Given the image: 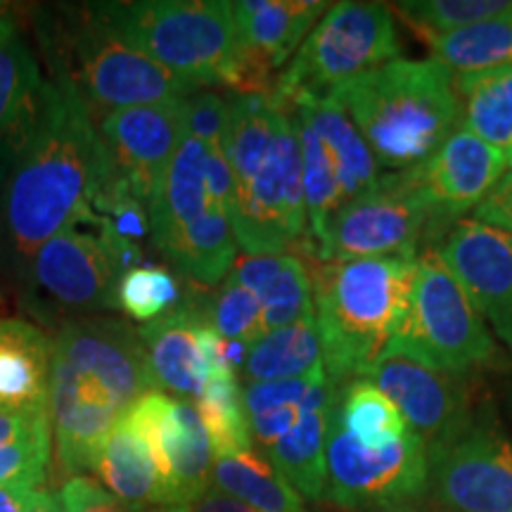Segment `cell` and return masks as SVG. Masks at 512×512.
I'll return each mask as SVG.
<instances>
[{
  "label": "cell",
  "instance_id": "cell-12",
  "mask_svg": "<svg viewBox=\"0 0 512 512\" xmlns=\"http://www.w3.org/2000/svg\"><path fill=\"white\" fill-rule=\"evenodd\" d=\"M366 380L392 399L408 430L425 441L427 453L477 425L465 375L434 368L401 339L387 344Z\"/></svg>",
  "mask_w": 512,
  "mask_h": 512
},
{
  "label": "cell",
  "instance_id": "cell-46",
  "mask_svg": "<svg viewBox=\"0 0 512 512\" xmlns=\"http://www.w3.org/2000/svg\"><path fill=\"white\" fill-rule=\"evenodd\" d=\"M375 512H432V510L420 508L418 503H403V505H389V508H382V510H375Z\"/></svg>",
  "mask_w": 512,
  "mask_h": 512
},
{
  "label": "cell",
  "instance_id": "cell-25",
  "mask_svg": "<svg viewBox=\"0 0 512 512\" xmlns=\"http://www.w3.org/2000/svg\"><path fill=\"white\" fill-rule=\"evenodd\" d=\"M228 275L254 294L264 313L266 332L313 318L311 275L297 256H245L235 261Z\"/></svg>",
  "mask_w": 512,
  "mask_h": 512
},
{
  "label": "cell",
  "instance_id": "cell-39",
  "mask_svg": "<svg viewBox=\"0 0 512 512\" xmlns=\"http://www.w3.org/2000/svg\"><path fill=\"white\" fill-rule=\"evenodd\" d=\"M207 320L221 339L245 349L266 335L264 313H261L259 302L233 275H228L221 290L216 292L207 311Z\"/></svg>",
  "mask_w": 512,
  "mask_h": 512
},
{
  "label": "cell",
  "instance_id": "cell-19",
  "mask_svg": "<svg viewBox=\"0 0 512 512\" xmlns=\"http://www.w3.org/2000/svg\"><path fill=\"white\" fill-rule=\"evenodd\" d=\"M155 392L195 396L214 370L233 366L226 339L216 335L207 313L178 306L138 330Z\"/></svg>",
  "mask_w": 512,
  "mask_h": 512
},
{
  "label": "cell",
  "instance_id": "cell-44",
  "mask_svg": "<svg viewBox=\"0 0 512 512\" xmlns=\"http://www.w3.org/2000/svg\"><path fill=\"white\" fill-rule=\"evenodd\" d=\"M36 494L31 484H0V512H29Z\"/></svg>",
  "mask_w": 512,
  "mask_h": 512
},
{
  "label": "cell",
  "instance_id": "cell-11",
  "mask_svg": "<svg viewBox=\"0 0 512 512\" xmlns=\"http://www.w3.org/2000/svg\"><path fill=\"white\" fill-rule=\"evenodd\" d=\"M328 489L325 498L339 508L382 510L418 503L430 491V453L418 434L408 432L392 446L368 448L351 437L332 415L325 444Z\"/></svg>",
  "mask_w": 512,
  "mask_h": 512
},
{
  "label": "cell",
  "instance_id": "cell-6",
  "mask_svg": "<svg viewBox=\"0 0 512 512\" xmlns=\"http://www.w3.org/2000/svg\"><path fill=\"white\" fill-rule=\"evenodd\" d=\"M399 36L392 10L382 3L330 5L280 74L273 95L330 98L358 76L399 57Z\"/></svg>",
  "mask_w": 512,
  "mask_h": 512
},
{
  "label": "cell",
  "instance_id": "cell-20",
  "mask_svg": "<svg viewBox=\"0 0 512 512\" xmlns=\"http://www.w3.org/2000/svg\"><path fill=\"white\" fill-rule=\"evenodd\" d=\"M328 8V3L318 0L233 3L242 57V93H266L268 74L297 53Z\"/></svg>",
  "mask_w": 512,
  "mask_h": 512
},
{
  "label": "cell",
  "instance_id": "cell-14",
  "mask_svg": "<svg viewBox=\"0 0 512 512\" xmlns=\"http://www.w3.org/2000/svg\"><path fill=\"white\" fill-rule=\"evenodd\" d=\"M95 221L91 230L81 226L64 228L38 249L29 264L27 280L31 290L62 311L93 313L117 309V287L124 273L110 240L100 233Z\"/></svg>",
  "mask_w": 512,
  "mask_h": 512
},
{
  "label": "cell",
  "instance_id": "cell-43",
  "mask_svg": "<svg viewBox=\"0 0 512 512\" xmlns=\"http://www.w3.org/2000/svg\"><path fill=\"white\" fill-rule=\"evenodd\" d=\"M171 512H256V510H252L245 503H240L238 498L221 494V491L216 489H209L207 494L197 498L195 503H190L188 508L171 510Z\"/></svg>",
  "mask_w": 512,
  "mask_h": 512
},
{
  "label": "cell",
  "instance_id": "cell-27",
  "mask_svg": "<svg viewBox=\"0 0 512 512\" xmlns=\"http://www.w3.org/2000/svg\"><path fill=\"white\" fill-rule=\"evenodd\" d=\"M159 249L174 261L178 271L204 287L223 283L238 261L233 221L223 209H211L202 219L171 235Z\"/></svg>",
  "mask_w": 512,
  "mask_h": 512
},
{
  "label": "cell",
  "instance_id": "cell-30",
  "mask_svg": "<svg viewBox=\"0 0 512 512\" xmlns=\"http://www.w3.org/2000/svg\"><path fill=\"white\" fill-rule=\"evenodd\" d=\"M211 489L238 498L256 512H304V498L261 451L216 458Z\"/></svg>",
  "mask_w": 512,
  "mask_h": 512
},
{
  "label": "cell",
  "instance_id": "cell-3",
  "mask_svg": "<svg viewBox=\"0 0 512 512\" xmlns=\"http://www.w3.org/2000/svg\"><path fill=\"white\" fill-rule=\"evenodd\" d=\"M330 98L349 114L380 169L387 171L427 162L463 124L456 76L432 57H396Z\"/></svg>",
  "mask_w": 512,
  "mask_h": 512
},
{
  "label": "cell",
  "instance_id": "cell-21",
  "mask_svg": "<svg viewBox=\"0 0 512 512\" xmlns=\"http://www.w3.org/2000/svg\"><path fill=\"white\" fill-rule=\"evenodd\" d=\"M50 370L53 339L27 320L0 318V411L48 413Z\"/></svg>",
  "mask_w": 512,
  "mask_h": 512
},
{
  "label": "cell",
  "instance_id": "cell-47",
  "mask_svg": "<svg viewBox=\"0 0 512 512\" xmlns=\"http://www.w3.org/2000/svg\"><path fill=\"white\" fill-rule=\"evenodd\" d=\"M505 159H508V166H510V169H512V150L505 152Z\"/></svg>",
  "mask_w": 512,
  "mask_h": 512
},
{
  "label": "cell",
  "instance_id": "cell-35",
  "mask_svg": "<svg viewBox=\"0 0 512 512\" xmlns=\"http://www.w3.org/2000/svg\"><path fill=\"white\" fill-rule=\"evenodd\" d=\"M339 422L358 444L368 448L392 446L411 432L392 399L366 377L344 387L339 401Z\"/></svg>",
  "mask_w": 512,
  "mask_h": 512
},
{
  "label": "cell",
  "instance_id": "cell-41",
  "mask_svg": "<svg viewBox=\"0 0 512 512\" xmlns=\"http://www.w3.org/2000/svg\"><path fill=\"white\" fill-rule=\"evenodd\" d=\"M57 498H60L64 512H131L105 486L83 475L69 477Z\"/></svg>",
  "mask_w": 512,
  "mask_h": 512
},
{
  "label": "cell",
  "instance_id": "cell-50",
  "mask_svg": "<svg viewBox=\"0 0 512 512\" xmlns=\"http://www.w3.org/2000/svg\"><path fill=\"white\" fill-rule=\"evenodd\" d=\"M510 413H512V401H510Z\"/></svg>",
  "mask_w": 512,
  "mask_h": 512
},
{
  "label": "cell",
  "instance_id": "cell-40",
  "mask_svg": "<svg viewBox=\"0 0 512 512\" xmlns=\"http://www.w3.org/2000/svg\"><path fill=\"white\" fill-rule=\"evenodd\" d=\"M188 133L209 147H223L228 131V102L216 93L197 91L185 100Z\"/></svg>",
  "mask_w": 512,
  "mask_h": 512
},
{
  "label": "cell",
  "instance_id": "cell-37",
  "mask_svg": "<svg viewBox=\"0 0 512 512\" xmlns=\"http://www.w3.org/2000/svg\"><path fill=\"white\" fill-rule=\"evenodd\" d=\"M181 304L176 275L162 266H136L121 275L117 287V309L140 323L166 316Z\"/></svg>",
  "mask_w": 512,
  "mask_h": 512
},
{
  "label": "cell",
  "instance_id": "cell-2",
  "mask_svg": "<svg viewBox=\"0 0 512 512\" xmlns=\"http://www.w3.org/2000/svg\"><path fill=\"white\" fill-rule=\"evenodd\" d=\"M147 392L155 387L138 330L117 318L67 320L53 339L48 406L64 470L95 472L107 434Z\"/></svg>",
  "mask_w": 512,
  "mask_h": 512
},
{
  "label": "cell",
  "instance_id": "cell-10",
  "mask_svg": "<svg viewBox=\"0 0 512 512\" xmlns=\"http://www.w3.org/2000/svg\"><path fill=\"white\" fill-rule=\"evenodd\" d=\"M427 223L430 211L415 171H389L337 211L318 242V256L328 264L418 256Z\"/></svg>",
  "mask_w": 512,
  "mask_h": 512
},
{
  "label": "cell",
  "instance_id": "cell-32",
  "mask_svg": "<svg viewBox=\"0 0 512 512\" xmlns=\"http://www.w3.org/2000/svg\"><path fill=\"white\" fill-rule=\"evenodd\" d=\"M463 124L496 150H512V64L482 74L456 76Z\"/></svg>",
  "mask_w": 512,
  "mask_h": 512
},
{
  "label": "cell",
  "instance_id": "cell-29",
  "mask_svg": "<svg viewBox=\"0 0 512 512\" xmlns=\"http://www.w3.org/2000/svg\"><path fill=\"white\" fill-rule=\"evenodd\" d=\"M337 406L306 413L285 437H280L264 451V456L292 484V489L309 501H323L325 489H328L325 444H328L330 422Z\"/></svg>",
  "mask_w": 512,
  "mask_h": 512
},
{
  "label": "cell",
  "instance_id": "cell-48",
  "mask_svg": "<svg viewBox=\"0 0 512 512\" xmlns=\"http://www.w3.org/2000/svg\"><path fill=\"white\" fill-rule=\"evenodd\" d=\"M8 15V10H5V5H0V19Z\"/></svg>",
  "mask_w": 512,
  "mask_h": 512
},
{
  "label": "cell",
  "instance_id": "cell-31",
  "mask_svg": "<svg viewBox=\"0 0 512 512\" xmlns=\"http://www.w3.org/2000/svg\"><path fill=\"white\" fill-rule=\"evenodd\" d=\"M432 60L453 76L482 74L512 64V12L446 34H418Z\"/></svg>",
  "mask_w": 512,
  "mask_h": 512
},
{
  "label": "cell",
  "instance_id": "cell-5",
  "mask_svg": "<svg viewBox=\"0 0 512 512\" xmlns=\"http://www.w3.org/2000/svg\"><path fill=\"white\" fill-rule=\"evenodd\" d=\"M133 48L195 88L230 86L242 93V57L233 3L226 0H138L95 3Z\"/></svg>",
  "mask_w": 512,
  "mask_h": 512
},
{
  "label": "cell",
  "instance_id": "cell-22",
  "mask_svg": "<svg viewBox=\"0 0 512 512\" xmlns=\"http://www.w3.org/2000/svg\"><path fill=\"white\" fill-rule=\"evenodd\" d=\"M347 384L332 382L325 373L280 382H247L242 387L252 444L268 451L275 441L304 418L306 413L335 408Z\"/></svg>",
  "mask_w": 512,
  "mask_h": 512
},
{
  "label": "cell",
  "instance_id": "cell-45",
  "mask_svg": "<svg viewBox=\"0 0 512 512\" xmlns=\"http://www.w3.org/2000/svg\"><path fill=\"white\" fill-rule=\"evenodd\" d=\"M29 512H64V508H62L60 498H57L55 494L38 489V494L34 498V503H31Z\"/></svg>",
  "mask_w": 512,
  "mask_h": 512
},
{
  "label": "cell",
  "instance_id": "cell-36",
  "mask_svg": "<svg viewBox=\"0 0 512 512\" xmlns=\"http://www.w3.org/2000/svg\"><path fill=\"white\" fill-rule=\"evenodd\" d=\"M292 112V110H290ZM294 117V114H292ZM297 126L299 147H302V169H304V200H306V219L316 242L323 240L330 221L335 219L337 211L344 207L342 188L337 183L335 164L318 133L309 124L294 117Z\"/></svg>",
  "mask_w": 512,
  "mask_h": 512
},
{
  "label": "cell",
  "instance_id": "cell-34",
  "mask_svg": "<svg viewBox=\"0 0 512 512\" xmlns=\"http://www.w3.org/2000/svg\"><path fill=\"white\" fill-rule=\"evenodd\" d=\"M195 408L207 427L214 460L238 456V453L254 448L245 401H242V387L233 366H223L211 373L202 392L197 394Z\"/></svg>",
  "mask_w": 512,
  "mask_h": 512
},
{
  "label": "cell",
  "instance_id": "cell-8",
  "mask_svg": "<svg viewBox=\"0 0 512 512\" xmlns=\"http://www.w3.org/2000/svg\"><path fill=\"white\" fill-rule=\"evenodd\" d=\"M396 339L434 368L456 375L496 356L494 337L439 252L415 256L406 318Z\"/></svg>",
  "mask_w": 512,
  "mask_h": 512
},
{
  "label": "cell",
  "instance_id": "cell-17",
  "mask_svg": "<svg viewBox=\"0 0 512 512\" xmlns=\"http://www.w3.org/2000/svg\"><path fill=\"white\" fill-rule=\"evenodd\" d=\"M437 252L512 354V235L475 219L458 221Z\"/></svg>",
  "mask_w": 512,
  "mask_h": 512
},
{
  "label": "cell",
  "instance_id": "cell-23",
  "mask_svg": "<svg viewBox=\"0 0 512 512\" xmlns=\"http://www.w3.org/2000/svg\"><path fill=\"white\" fill-rule=\"evenodd\" d=\"M95 472L105 482V489L131 512L178 510L159 475L150 446L136 430V425L128 420V415L107 434Z\"/></svg>",
  "mask_w": 512,
  "mask_h": 512
},
{
  "label": "cell",
  "instance_id": "cell-7",
  "mask_svg": "<svg viewBox=\"0 0 512 512\" xmlns=\"http://www.w3.org/2000/svg\"><path fill=\"white\" fill-rule=\"evenodd\" d=\"M62 29L67 31V46L72 50V72H62L74 81L91 112L93 107L107 114L185 100L200 91L133 48L107 24L95 3L86 5V10H67Z\"/></svg>",
  "mask_w": 512,
  "mask_h": 512
},
{
  "label": "cell",
  "instance_id": "cell-33",
  "mask_svg": "<svg viewBox=\"0 0 512 512\" xmlns=\"http://www.w3.org/2000/svg\"><path fill=\"white\" fill-rule=\"evenodd\" d=\"M53 427L48 413L0 411V484L41 486L50 465Z\"/></svg>",
  "mask_w": 512,
  "mask_h": 512
},
{
  "label": "cell",
  "instance_id": "cell-9",
  "mask_svg": "<svg viewBox=\"0 0 512 512\" xmlns=\"http://www.w3.org/2000/svg\"><path fill=\"white\" fill-rule=\"evenodd\" d=\"M230 221L238 247L249 256L283 254L304 235L309 219L304 200L302 147L287 102H283V114L266 155L247 176L235 181Z\"/></svg>",
  "mask_w": 512,
  "mask_h": 512
},
{
  "label": "cell",
  "instance_id": "cell-26",
  "mask_svg": "<svg viewBox=\"0 0 512 512\" xmlns=\"http://www.w3.org/2000/svg\"><path fill=\"white\" fill-rule=\"evenodd\" d=\"M43 86L46 79L34 50L8 12L0 19V157L27 133L41 105Z\"/></svg>",
  "mask_w": 512,
  "mask_h": 512
},
{
  "label": "cell",
  "instance_id": "cell-28",
  "mask_svg": "<svg viewBox=\"0 0 512 512\" xmlns=\"http://www.w3.org/2000/svg\"><path fill=\"white\" fill-rule=\"evenodd\" d=\"M325 373L316 316L266 332L247 347L242 375L247 382L302 380Z\"/></svg>",
  "mask_w": 512,
  "mask_h": 512
},
{
  "label": "cell",
  "instance_id": "cell-49",
  "mask_svg": "<svg viewBox=\"0 0 512 512\" xmlns=\"http://www.w3.org/2000/svg\"><path fill=\"white\" fill-rule=\"evenodd\" d=\"M432 512H448V510H432Z\"/></svg>",
  "mask_w": 512,
  "mask_h": 512
},
{
  "label": "cell",
  "instance_id": "cell-1",
  "mask_svg": "<svg viewBox=\"0 0 512 512\" xmlns=\"http://www.w3.org/2000/svg\"><path fill=\"white\" fill-rule=\"evenodd\" d=\"M107 176L93 112L62 69L43 86L31 126L0 157V261L27 278L38 249L64 228L95 221Z\"/></svg>",
  "mask_w": 512,
  "mask_h": 512
},
{
  "label": "cell",
  "instance_id": "cell-18",
  "mask_svg": "<svg viewBox=\"0 0 512 512\" xmlns=\"http://www.w3.org/2000/svg\"><path fill=\"white\" fill-rule=\"evenodd\" d=\"M505 169V152L458 126L427 162L413 166L430 211V233L477 209L505 176Z\"/></svg>",
  "mask_w": 512,
  "mask_h": 512
},
{
  "label": "cell",
  "instance_id": "cell-16",
  "mask_svg": "<svg viewBox=\"0 0 512 512\" xmlns=\"http://www.w3.org/2000/svg\"><path fill=\"white\" fill-rule=\"evenodd\" d=\"M430 494L448 512H512V441L472 425L430 451Z\"/></svg>",
  "mask_w": 512,
  "mask_h": 512
},
{
  "label": "cell",
  "instance_id": "cell-38",
  "mask_svg": "<svg viewBox=\"0 0 512 512\" xmlns=\"http://www.w3.org/2000/svg\"><path fill=\"white\" fill-rule=\"evenodd\" d=\"M510 0H411L399 3V15L418 34H446L510 15Z\"/></svg>",
  "mask_w": 512,
  "mask_h": 512
},
{
  "label": "cell",
  "instance_id": "cell-24",
  "mask_svg": "<svg viewBox=\"0 0 512 512\" xmlns=\"http://www.w3.org/2000/svg\"><path fill=\"white\" fill-rule=\"evenodd\" d=\"M283 102H287L294 117L309 124L328 147L344 202H351L356 195L377 183V178L382 176L380 164L337 100L297 95V98Z\"/></svg>",
  "mask_w": 512,
  "mask_h": 512
},
{
  "label": "cell",
  "instance_id": "cell-4",
  "mask_svg": "<svg viewBox=\"0 0 512 512\" xmlns=\"http://www.w3.org/2000/svg\"><path fill=\"white\" fill-rule=\"evenodd\" d=\"M415 256L325 264L311 278L313 316L325 375L337 384L363 380L399 335L408 309Z\"/></svg>",
  "mask_w": 512,
  "mask_h": 512
},
{
  "label": "cell",
  "instance_id": "cell-42",
  "mask_svg": "<svg viewBox=\"0 0 512 512\" xmlns=\"http://www.w3.org/2000/svg\"><path fill=\"white\" fill-rule=\"evenodd\" d=\"M472 219L512 235V171L496 183V188L475 209Z\"/></svg>",
  "mask_w": 512,
  "mask_h": 512
},
{
  "label": "cell",
  "instance_id": "cell-15",
  "mask_svg": "<svg viewBox=\"0 0 512 512\" xmlns=\"http://www.w3.org/2000/svg\"><path fill=\"white\" fill-rule=\"evenodd\" d=\"M126 415L150 446L159 475L178 510L207 494L214 448L195 403L162 392H147Z\"/></svg>",
  "mask_w": 512,
  "mask_h": 512
},
{
  "label": "cell",
  "instance_id": "cell-13",
  "mask_svg": "<svg viewBox=\"0 0 512 512\" xmlns=\"http://www.w3.org/2000/svg\"><path fill=\"white\" fill-rule=\"evenodd\" d=\"M185 100L100 114L98 133L107 159L102 188L121 190L152 207L171 159L188 136Z\"/></svg>",
  "mask_w": 512,
  "mask_h": 512
}]
</instances>
